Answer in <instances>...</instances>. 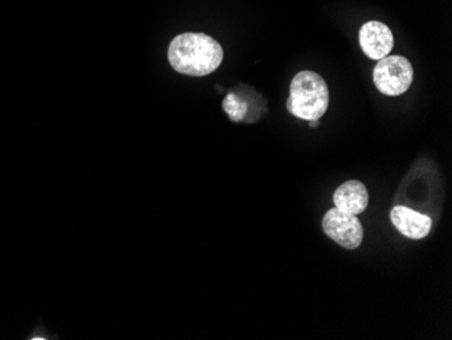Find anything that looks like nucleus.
<instances>
[{"label":"nucleus","instance_id":"nucleus-1","mask_svg":"<svg viewBox=\"0 0 452 340\" xmlns=\"http://www.w3.org/2000/svg\"><path fill=\"white\" fill-rule=\"evenodd\" d=\"M222 59V46L204 33L179 34L168 48L170 64L183 75H210L221 66Z\"/></svg>","mask_w":452,"mask_h":340},{"label":"nucleus","instance_id":"nucleus-2","mask_svg":"<svg viewBox=\"0 0 452 340\" xmlns=\"http://www.w3.org/2000/svg\"><path fill=\"white\" fill-rule=\"evenodd\" d=\"M329 106V90L324 77L313 71H302L293 77L287 110L305 121L320 119Z\"/></svg>","mask_w":452,"mask_h":340},{"label":"nucleus","instance_id":"nucleus-3","mask_svg":"<svg viewBox=\"0 0 452 340\" xmlns=\"http://www.w3.org/2000/svg\"><path fill=\"white\" fill-rule=\"evenodd\" d=\"M373 77L380 92L387 97H398L411 88L413 67L404 56H386L378 60Z\"/></svg>","mask_w":452,"mask_h":340},{"label":"nucleus","instance_id":"nucleus-4","mask_svg":"<svg viewBox=\"0 0 452 340\" xmlns=\"http://www.w3.org/2000/svg\"><path fill=\"white\" fill-rule=\"evenodd\" d=\"M322 230L329 239L349 251L356 250L362 244L364 236L359 219L337 208L326 212L322 219Z\"/></svg>","mask_w":452,"mask_h":340},{"label":"nucleus","instance_id":"nucleus-5","mask_svg":"<svg viewBox=\"0 0 452 340\" xmlns=\"http://www.w3.org/2000/svg\"><path fill=\"white\" fill-rule=\"evenodd\" d=\"M359 43L367 57L381 60L390 54L394 46V37L384 23L380 21H370L360 28Z\"/></svg>","mask_w":452,"mask_h":340},{"label":"nucleus","instance_id":"nucleus-6","mask_svg":"<svg viewBox=\"0 0 452 340\" xmlns=\"http://www.w3.org/2000/svg\"><path fill=\"white\" fill-rule=\"evenodd\" d=\"M390 220L395 229L408 239L421 240L432 229V219L406 206H394L390 212Z\"/></svg>","mask_w":452,"mask_h":340},{"label":"nucleus","instance_id":"nucleus-7","mask_svg":"<svg viewBox=\"0 0 452 340\" xmlns=\"http://www.w3.org/2000/svg\"><path fill=\"white\" fill-rule=\"evenodd\" d=\"M369 201L367 188L359 181H348L333 194L335 206L353 216L363 213L369 206Z\"/></svg>","mask_w":452,"mask_h":340},{"label":"nucleus","instance_id":"nucleus-8","mask_svg":"<svg viewBox=\"0 0 452 340\" xmlns=\"http://www.w3.org/2000/svg\"><path fill=\"white\" fill-rule=\"evenodd\" d=\"M224 110L230 117L233 122L242 121L246 113V105L239 101L235 94H229L224 101Z\"/></svg>","mask_w":452,"mask_h":340},{"label":"nucleus","instance_id":"nucleus-9","mask_svg":"<svg viewBox=\"0 0 452 340\" xmlns=\"http://www.w3.org/2000/svg\"><path fill=\"white\" fill-rule=\"evenodd\" d=\"M309 125H311L312 128H318L320 122H318V119H314V121H309Z\"/></svg>","mask_w":452,"mask_h":340}]
</instances>
